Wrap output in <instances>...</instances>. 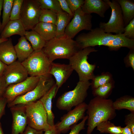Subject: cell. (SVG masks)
Masks as SVG:
<instances>
[{
  "mask_svg": "<svg viewBox=\"0 0 134 134\" xmlns=\"http://www.w3.org/2000/svg\"><path fill=\"white\" fill-rule=\"evenodd\" d=\"M111 10L110 18L107 23L101 22L99 27L105 32L116 34H123L125 27L120 5L116 0H104Z\"/></svg>",
  "mask_w": 134,
  "mask_h": 134,
  "instance_id": "9",
  "label": "cell"
},
{
  "mask_svg": "<svg viewBox=\"0 0 134 134\" xmlns=\"http://www.w3.org/2000/svg\"><path fill=\"white\" fill-rule=\"evenodd\" d=\"M57 86L55 84L51 89L39 100L42 103L47 114L48 122L51 127L55 126V116L52 111V101L55 98L58 90Z\"/></svg>",
  "mask_w": 134,
  "mask_h": 134,
  "instance_id": "18",
  "label": "cell"
},
{
  "mask_svg": "<svg viewBox=\"0 0 134 134\" xmlns=\"http://www.w3.org/2000/svg\"><path fill=\"white\" fill-rule=\"evenodd\" d=\"M25 105L28 126L43 131L52 127L48 123L47 113L39 100Z\"/></svg>",
  "mask_w": 134,
  "mask_h": 134,
  "instance_id": "7",
  "label": "cell"
},
{
  "mask_svg": "<svg viewBox=\"0 0 134 134\" xmlns=\"http://www.w3.org/2000/svg\"><path fill=\"white\" fill-rule=\"evenodd\" d=\"M42 9L52 10L57 13L63 11L58 0H38Z\"/></svg>",
  "mask_w": 134,
  "mask_h": 134,
  "instance_id": "31",
  "label": "cell"
},
{
  "mask_svg": "<svg viewBox=\"0 0 134 134\" xmlns=\"http://www.w3.org/2000/svg\"><path fill=\"white\" fill-rule=\"evenodd\" d=\"M113 105L115 110L125 109L134 112V98L129 95L123 96L113 101Z\"/></svg>",
  "mask_w": 134,
  "mask_h": 134,
  "instance_id": "25",
  "label": "cell"
},
{
  "mask_svg": "<svg viewBox=\"0 0 134 134\" xmlns=\"http://www.w3.org/2000/svg\"><path fill=\"white\" fill-rule=\"evenodd\" d=\"M7 65L3 62L0 60V76L3 75L4 72Z\"/></svg>",
  "mask_w": 134,
  "mask_h": 134,
  "instance_id": "45",
  "label": "cell"
},
{
  "mask_svg": "<svg viewBox=\"0 0 134 134\" xmlns=\"http://www.w3.org/2000/svg\"><path fill=\"white\" fill-rule=\"evenodd\" d=\"M92 80L91 86L93 90L111 81V75L108 73H103L95 76Z\"/></svg>",
  "mask_w": 134,
  "mask_h": 134,
  "instance_id": "32",
  "label": "cell"
},
{
  "mask_svg": "<svg viewBox=\"0 0 134 134\" xmlns=\"http://www.w3.org/2000/svg\"><path fill=\"white\" fill-rule=\"evenodd\" d=\"M45 132L43 134H60L58 132L55 126L52 127L44 131Z\"/></svg>",
  "mask_w": 134,
  "mask_h": 134,
  "instance_id": "43",
  "label": "cell"
},
{
  "mask_svg": "<svg viewBox=\"0 0 134 134\" xmlns=\"http://www.w3.org/2000/svg\"><path fill=\"white\" fill-rule=\"evenodd\" d=\"M42 10L38 0H24L20 19L26 31L33 30L39 22Z\"/></svg>",
  "mask_w": 134,
  "mask_h": 134,
  "instance_id": "10",
  "label": "cell"
},
{
  "mask_svg": "<svg viewBox=\"0 0 134 134\" xmlns=\"http://www.w3.org/2000/svg\"><path fill=\"white\" fill-rule=\"evenodd\" d=\"M70 10L74 14V12L81 7L84 2V0H66Z\"/></svg>",
  "mask_w": 134,
  "mask_h": 134,
  "instance_id": "36",
  "label": "cell"
},
{
  "mask_svg": "<svg viewBox=\"0 0 134 134\" xmlns=\"http://www.w3.org/2000/svg\"><path fill=\"white\" fill-rule=\"evenodd\" d=\"M91 14L83 12L81 7L74 12L72 19L69 23L65 31L67 37L73 39L80 32L84 30L90 31L92 29Z\"/></svg>",
  "mask_w": 134,
  "mask_h": 134,
  "instance_id": "11",
  "label": "cell"
},
{
  "mask_svg": "<svg viewBox=\"0 0 134 134\" xmlns=\"http://www.w3.org/2000/svg\"><path fill=\"white\" fill-rule=\"evenodd\" d=\"M91 85L89 81H79L72 90L66 92L59 97L56 102L59 109L69 111L72 108L84 102Z\"/></svg>",
  "mask_w": 134,
  "mask_h": 134,
  "instance_id": "5",
  "label": "cell"
},
{
  "mask_svg": "<svg viewBox=\"0 0 134 134\" xmlns=\"http://www.w3.org/2000/svg\"><path fill=\"white\" fill-rule=\"evenodd\" d=\"M10 108L12 118L11 134H22L28 125L25 105L18 104Z\"/></svg>",
  "mask_w": 134,
  "mask_h": 134,
  "instance_id": "15",
  "label": "cell"
},
{
  "mask_svg": "<svg viewBox=\"0 0 134 134\" xmlns=\"http://www.w3.org/2000/svg\"><path fill=\"white\" fill-rule=\"evenodd\" d=\"M81 49L98 45L106 46L111 50H119L122 47L134 49V39H128L123 34H113L105 32L99 27L92 29L87 33L78 35L75 40Z\"/></svg>",
  "mask_w": 134,
  "mask_h": 134,
  "instance_id": "1",
  "label": "cell"
},
{
  "mask_svg": "<svg viewBox=\"0 0 134 134\" xmlns=\"http://www.w3.org/2000/svg\"><path fill=\"white\" fill-rule=\"evenodd\" d=\"M0 134H4L1 125V122H0Z\"/></svg>",
  "mask_w": 134,
  "mask_h": 134,
  "instance_id": "47",
  "label": "cell"
},
{
  "mask_svg": "<svg viewBox=\"0 0 134 134\" xmlns=\"http://www.w3.org/2000/svg\"><path fill=\"white\" fill-rule=\"evenodd\" d=\"M16 55L11 38L0 43V60L8 65L16 61Z\"/></svg>",
  "mask_w": 134,
  "mask_h": 134,
  "instance_id": "19",
  "label": "cell"
},
{
  "mask_svg": "<svg viewBox=\"0 0 134 134\" xmlns=\"http://www.w3.org/2000/svg\"><path fill=\"white\" fill-rule=\"evenodd\" d=\"M57 14L56 37H59L65 35V29L73 17L63 11Z\"/></svg>",
  "mask_w": 134,
  "mask_h": 134,
  "instance_id": "26",
  "label": "cell"
},
{
  "mask_svg": "<svg viewBox=\"0 0 134 134\" xmlns=\"http://www.w3.org/2000/svg\"><path fill=\"white\" fill-rule=\"evenodd\" d=\"M123 34L126 38L134 39V18L125 27Z\"/></svg>",
  "mask_w": 134,
  "mask_h": 134,
  "instance_id": "34",
  "label": "cell"
},
{
  "mask_svg": "<svg viewBox=\"0 0 134 134\" xmlns=\"http://www.w3.org/2000/svg\"><path fill=\"white\" fill-rule=\"evenodd\" d=\"M39 79V77L30 76L20 82L8 86L3 96L6 99L7 104L33 89L37 85Z\"/></svg>",
  "mask_w": 134,
  "mask_h": 134,
  "instance_id": "13",
  "label": "cell"
},
{
  "mask_svg": "<svg viewBox=\"0 0 134 134\" xmlns=\"http://www.w3.org/2000/svg\"><path fill=\"white\" fill-rule=\"evenodd\" d=\"M88 118L87 115L85 116L82 121L78 124L72 126L70 129L71 130L68 134H80V132L85 129V124Z\"/></svg>",
  "mask_w": 134,
  "mask_h": 134,
  "instance_id": "35",
  "label": "cell"
},
{
  "mask_svg": "<svg viewBox=\"0 0 134 134\" xmlns=\"http://www.w3.org/2000/svg\"><path fill=\"white\" fill-rule=\"evenodd\" d=\"M51 76L40 77L39 81L34 88L7 103L8 107L10 108L18 104H26L39 100L55 84Z\"/></svg>",
  "mask_w": 134,
  "mask_h": 134,
  "instance_id": "8",
  "label": "cell"
},
{
  "mask_svg": "<svg viewBox=\"0 0 134 134\" xmlns=\"http://www.w3.org/2000/svg\"><path fill=\"white\" fill-rule=\"evenodd\" d=\"M14 0H3L2 5V21L1 24L0 33L7 24L10 20L11 11Z\"/></svg>",
  "mask_w": 134,
  "mask_h": 134,
  "instance_id": "29",
  "label": "cell"
},
{
  "mask_svg": "<svg viewBox=\"0 0 134 134\" xmlns=\"http://www.w3.org/2000/svg\"><path fill=\"white\" fill-rule=\"evenodd\" d=\"M120 6L125 27L134 18V2L131 0H116Z\"/></svg>",
  "mask_w": 134,
  "mask_h": 134,
  "instance_id": "23",
  "label": "cell"
},
{
  "mask_svg": "<svg viewBox=\"0 0 134 134\" xmlns=\"http://www.w3.org/2000/svg\"><path fill=\"white\" fill-rule=\"evenodd\" d=\"M26 31L20 19L10 20L0 33V38L7 39L14 35L24 36Z\"/></svg>",
  "mask_w": 134,
  "mask_h": 134,
  "instance_id": "20",
  "label": "cell"
},
{
  "mask_svg": "<svg viewBox=\"0 0 134 134\" xmlns=\"http://www.w3.org/2000/svg\"><path fill=\"white\" fill-rule=\"evenodd\" d=\"M33 30L38 33L46 41L56 36V26L53 24L39 22Z\"/></svg>",
  "mask_w": 134,
  "mask_h": 134,
  "instance_id": "22",
  "label": "cell"
},
{
  "mask_svg": "<svg viewBox=\"0 0 134 134\" xmlns=\"http://www.w3.org/2000/svg\"><path fill=\"white\" fill-rule=\"evenodd\" d=\"M28 75L27 70L22 63L16 61L7 65L3 76L8 86L25 80L28 77Z\"/></svg>",
  "mask_w": 134,
  "mask_h": 134,
  "instance_id": "14",
  "label": "cell"
},
{
  "mask_svg": "<svg viewBox=\"0 0 134 134\" xmlns=\"http://www.w3.org/2000/svg\"><path fill=\"white\" fill-rule=\"evenodd\" d=\"M112 100L110 99L94 97L87 104L86 111L88 116L87 134H91L100 123L110 121L116 116Z\"/></svg>",
  "mask_w": 134,
  "mask_h": 134,
  "instance_id": "2",
  "label": "cell"
},
{
  "mask_svg": "<svg viewBox=\"0 0 134 134\" xmlns=\"http://www.w3.org/2000/svg\"><path fill=\"white\" fill-rule=\"evenodd\" d=\"M113 82L110 81L92 90V94L94 97L107 99L111 93L114 87Z\"/></svg>",
  "mask_w": 134,
  "mask_h": 134,
  "instance_id": "28",
  "label": "cell"
},
{
  "mask_svg": "<svg viewBox=\"0 0 134 134\" xmlns=\"http://www.w3.org/2000/svg\"><path fill=\"white\" fill-rule=\"evenodd\" d=\"M3 2V0H0V29L1 26V23L0 21V16L1 15V11L2 10Z\"/></svg>",
  "mask_w": 134,
  "mask_h": 134,
  "instance_id": "46",
  "label": "cell"
},
{
  "mask_svg": "<svg viewBox=\"0 0 134 134\" xmlns=\"http://www.w3.org/2000/svg\"><path fill=\"white\" fill-rule=\"evenodd\" d=\"M125 63L127 65L131 67L134 70V49H130L125 58Z\"/></svg>",
  "mask_w": 134,
  "mask_h": 134,
  "instance_id": "38",
  "label": "cell"
},
{
  "mask_svg": "<svg viewBox=\"0 0 134 134\" xmlns=\"http://www.w3.org/2000/svg\"><path fill=\"white\" fill-rule=\"evenodd\" d=\"M97 51L94 47H86L78 51L69 59V64L78 73L79 81H89L95 76L94 72L96 66L90 64L88 59L90 53Z\"/></svg>",
  "mask_w": 134,
  "mask_h": 134,
  "instance_id": "4",
  "label": "cell"
},
{
  "mask_svg": "<svg viewBox=\"0 0 134 134\" xmlns=\"http://www.w3.org/2000/svg\"><path fill=\"white\" fill-rule=\"evenodd\" d=\"M121 134H133L131 129L128 126H126L124 127H122Z\"/></svg>",
  "mask_w": 134,
  "mask_h": 134,
  "instance_id": "44",
  "label": "cell"
},
{
  "mask_svg": "<svg viewBox=\"0 0 134 134\" xmlns=\"http://www.w3.org/2000/svg\"><path fill=\"white\" fill-rule=\"evenodd\" d=\"M125 123L131 129L134 134V112H131L125 116Z\"/></svg>",
  "mask_w": 134,
  "mask_h": 134,
  "instance_id": "37",
  "label": "cell"
},
{
  "mask_svg": "<svg viewBox=\"0 0 134 134\" xmlns=\"http://www.w3.org/2000/svg\"><path fill=\"white\" fill-rule=\"evenodd\" d=\"M109 8V5L102 0H85L81 7L82 11L85 13H95L102 18L104 17L106 12Z\"/></svg>",
  "mask_w": 134,
  "mask_h": 134,
  "instance_id": "17",
  "label": "cell"
},
{
  "mask_svg": "<svg viewBox=\"0 0 134 134\" xmlns=\"http://www.w3.org/2000/svg\"><path fill=\"white\" fill-rule=\"evenodd\" d=\"M81 50L75 40L65 35L46 41L42 49L51 63L58 59H69Z\"/></svg>",
  "mask_w": 134,
  "mask_h": 134,
  "instance_id": "3",
  "label": "cell"
},
{
  "mask_svg": "<svg viewBox=\"0 0 134 134\" xmlns=\"http://www.w3.org/2000/svg\"><path fill=\"white\" fill-rule=\"evenodd\" d=\"M42 50L34 51L21 63L30 76L48 77L51 63Z\"/></svg>",
  "mask_w": 134,
  "mask_h": 134,
  "instance_id": "6",
  "label": "cell"
},
{
  "mask_svg": "<svg viewBox=\"0 0 134 134\" xmlns=\"http://www.w3.org/2000/svg\"><path fill=\"white\" fill-rule=\"evenodd\" d=\"M87 104L85 102L76 106L72 110L68 111L60 118L54 126L60 133H65L70 129L71 126L77 124L78 121L85 116Z\"/></svg>",
  "mask_w": 134,
  "mask_h": 134,
  "instance_id": "12",
  "label": "cell"
},
{
  "mask_svg": "<svg viewBox=\"0 0 134 134\" xmlns=\"http://www.w3.org/2000/svg\"><path fill=\"white\" fill-rule=\"evenodd\" d=\"M14 48L18 61L21 63L27 59L34 51L25 36L19 38Z\"/></svg>",
  "mask_w": 134,
  "mask_h": 134,
  "instance_id": "21",
  "label": "cell"
},
{
  "mask_svg": "<svg viewBox=\"0 0 134 134\" xmlns=\"http://www.w3.org/2000/svg\"><path fill=\"white\" fill-rule=\"evenodd\" d=\"M7 87L3 76H0V98L3 96Z\"/></svg>",
  "mask_w": 134,
  "mask_h": 134,
  "instance_id": "41",
  "label": "cell"
},
{
  "mask_svg": "<svg viewBox=\"0 0 134 134\" xmlns=\"http://www.w3.org/2000/svg\"><path fill=\"white\" fill-rule=\"evenodd\" d=\"M97 130L100 133L109 134H121L122 127L116 126L110 121H106L99 123L96 127Z\"/></svg>",
  "mask_w": 134,
  "mask_h": 134,
  "instance_id": "27",
  "label": "cell"
},
{
  "mask_svg": "<svg viewBox=\"0 0 134 134\" xmlns=\"http://www.w3.org/2000/svg\"><path fill=\"white\" fill-rule=\"evenodd\" d=\"M24 0H14L10 20L20 19L21 9Z\"/></svg>",
  "mask_w": 134,
  "mask_h": 134,
  "instance_id": "33",
  "label": "cell"
},
{
  "mask_svg": "<svg viewBox=\"0 0 134 134\" xmlns=\"http://www.w3.org/2000/svg\"><path fill=\"white\" fill-rule=\"evenodd\" d=\"M62 10L73 17L74 15L68 5L66 0H58Z\"/></svg>",
  "mask_w": 134,
  "mask_h": 134,
  "instance_id": "39",
  "label": "cell"
},
{
  "mask_svg": "<svg viewBox=\"0 0 134 134\" xmlns=\"http://www.w3.org/2000/svg\"><path fill=\"white\" fill-rule=\"evenodd\" d=\"M8 39L7 38L4 39V38H0V43L4 41H6V40H7Z\"/></svg>",
  "mask_w": 134,
  "mask_h": 134,
  "instance_id": "48",
  "label": "cell"
},
{
  "mask_svg": "<svg viewBox=\"0 0 134 134\" xmlns=\"http://www.w3.org/2000/svg\"><path fill=\"white\" fill-rule=\"evenodd\" d=\"M7 102L6 99L3 96L0 98V120L5 113V108Z\"/></svg>",
  "mask_w": 134,
  "mask_h": 134,
  "instance_id": "40",
  "label": "cell"
},
{
  "mask_svg": "<svg viewBox=\"0 0 134 134\" xmlns=\"http://www.w3.org/2000/svg\"><path fill=\"white\" fill-rule=\"evenodd\" d=\"M73 70L69 64H60L52 62L49 74L52 75L55 79L58 89L66 81Z\"/></svg>",
  "mask_w": 134,
  "mask_h": 134,
  "instance_id": "16",
  "label": "cell"
},
{
  "mask_svg": "<svg viewBox=\"0 0 134 134\" xmlns=\"http://www.w3.org/2000/svg\"><path fill=\"white\" fill-rule=\"evenodd\" d=\"M43 131H38L28 126L22 134H43Z\"/></svg>",
  "mask_w": 134,
  "mask_h": 134,
  "instance_id": "42",
  "label": "cell"
},
{
  "mask_svg": "<svg viewBox=\"0 0 134 134\" xmlns=\"http://www.w3.org/2000/svg\"><path fill=\"white\" fill-rule=\"evenodd\" d=\"M57 14L51 10L42 9L39 19V22L53 24L56 25Z\"/></svg>",
  "mask_w": 134,
  "mask_h": 134,
  "instance_id": "30",
  "label": "cell"
},
{
  "mask_svg": "<svg viewBox=\"0 0 134 134\" xmlns=\"http://www.w3.org/2000/svg\"><path fill=\"white\" fill-rule=\"evenodd\" d=\"M25 36L29 41L34 51L41 50L45 46L46 41L37 32L33 30L26 31Z\"/></svg>",
  "mask_w": 134,
  "mask_h": 134,
  "instance_id": "24",
  "label": "cell"
}]
</instances>
